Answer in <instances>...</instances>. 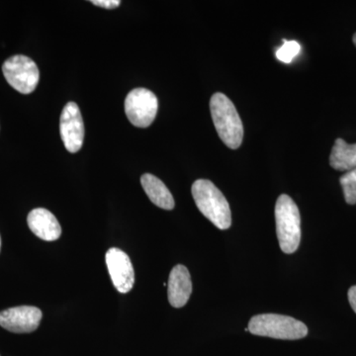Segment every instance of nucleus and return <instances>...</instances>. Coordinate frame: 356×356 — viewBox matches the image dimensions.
I'll return each instance as SVG.
<instances>
[{"label": "nucleus", "mask_w": 356, "mask_h": 356, "mask_svg": "<svg viewBox=\"0 0 356 356\" xmlns=\"http://www.w3.org/2000/svg\"><path fill=\"white\" fill-rule=\"evenodd\" d=\"M248 330L255 336L288 341L303 339L308 334V327L304 323L289 316L278 314L254 316L250 318Z\"/></svg>", "instance_id": "20e7f679"}, {"label": "nucleus", "mask_w": 356, "mask_h": 356, "mask_svg": "<svg viewBox=\"0 0 356 356\" xmlns=\"http://www.w3.org/2000/svg\"><path fill=\"white\" fill-rule=\"evenodd\" d=\"M91 3L95 6L102 7V8L114 9L119 7L121 4L120 0H92Z\"/></svg>", "instance_id": "dca6fc26"}, {"label": "nucleus", "mask_w": 356, "mask_h": 356, "mask_svg": "<svg viewBox=\"0 0 356 356\" xmlns=\"http://www.w3.org/2000/svg\"><path fill=\"white\" fill-rule=\"evenodd\" d=\"M191 192L199 211L214 226L220 229L231 227L232 214L228 201L216 185L210 180L198 179L192 185Z\"/></svg>", "instance_id": "f03ea898"}, {"label": "nucleus", "mask_w": 356, "mask_h": 356, "mask_svg": "<svg viewBox=\"0 0 356 356\" xmlns=\"http://www.w3.org/2000/svg\"><path fill=\"white\" fill-rule=\"evenodd\" d=\"M158 110V97L149 89H133L126 97L125 113L135 127L147 128L151 126L156 119Z\"/></svg>", "instance_id": "423d86ee"}, {"label": "nucleus", "mask_w": 356, "mask_h": 356, "mask_svg": "<svg viewBox=\"0 0 356 356\" xmlns=\"http://www.w3.org/2000/svg\"><path fill=\"white\" fill-rule=\"evenodd\" d=\"M7 83L18 92L29 95L36 89L40 81V72L36 63L23 55L9 58L2 65Z\"/></svg>", "instance_id": "39448f33"}, {"label": "nucleus", "mask_w": 356, "mask_h": 356, "mask_svg": "<svg viewBox=\"0 0 356 356\" xmlns=\"http://www.w3.org/2000/svg\"><path fill=\"white\" fill-rule=\"evenodd\" d=\"M42 317V311L36 307H14L0 312V325L15 334H28L38 329Z\"/></svg>", "instance_id": "6e6552de"}, {"label": "nucleus", "mask_w": 356, "mask_h": 356, "mask_svg": "<svg viewBox=\"0 0 356 356\" xmlns=\"http://www.w3.org/2000/svg\"><path fill=\"white\" fill-rule=\"evenodd\" d=\"M348 301L353 310L356 313V285L350 288L348 290Z\"/></svg>", "instance_id": "f3484780"}, {"label": "nucleus", "mask_w": 356, "mask_h": 356, "mask_svg": "<svg viewBox=\"0 0 356 356\" xmlns=\"http://www.w3.org/2000/svg\"><path fill=\"white\" fill-rule=\"evenodd\" d=\"M330 165L339 172H350L356 168V144H348L337 139L330 156Z\"/></svg>", "instance_id": "ddd939ff"}, {"label": "nucleus", "mask_w": 356, "mask_h": 356, "mask_svg": "<svg viewBox=\"0 0 356 356\" xmlns=\"http://www.w3.org/2000/svg\"><path fill=\"white\" fill-rule=\"evenodd\" d=\"M275 221L281 250L284 254H294L301 241V217L296 203L286 194L276 201Z\"/></svg>", "instance_id": "7ed1b4c3"}, {"label": "nucleus", "mask_w": 356, "mask_h": 356, "mask_svg": "<svg viewBox=\"0 0 356 356\" xmlns=\"http://www.w3.org/2000/svg\"><path fill=\"white\" fill-rule=\"evenodd\" d=\"M140 184L147 197L154 205L165 210H172L175 208V202L172 194L159 178L151 173H145L140 177Z\"/></svg>", "instance_id": "f8f14e48"}, {"label": "nucleus", "mask_w": 356, "mask_h": 356, "mask_svg": "<svg viewBox=\"0 0 356 356\" xmlns=\"http://www.w3.org/2000/svg\"><path fill=\"white\" fill-rule=\"evenodd\" d=\"M60 132L65 149L72 154L81 151L84 140V124L76 103L69 102L60 115Z\"/></svg>", "instance_id": "0eeeda50"}, {"label": "nucleus", "mask_w": 356, "mask_h": 356, "mask_svg": "<svg viewBox=\"0 0 356 356\" xmlns=\"http://www.w3.org/2000/svg\"><path fill=\"white\" fill-rule=\"evenodd\" d=\"M0 248H1V238H0Z\"/></svg>", "instance_id": "6ab92c4d"}, {"label": "nucleus", "mask_w": 356, "mask_h": 356, "mask_svg": "<svg viewBox=\"0 0 356 356\" xmlns=\"http://www.w3.org/2000/svg\"><path fill=\"white\" fill-rule=\"evenodd\" d=\"M210 111L222 142L229 149H238L243 143V126L234 103L222 93H215L211 97Z\"/></svg>", "instance_id": "f257e3e1"}, {"label": "nucleus", "mask_w": 356, "mask_h": 356, "mask_svg": "<svg viewBox=\"0 0 356 356\" xmlns=\"http://www.w3.org/2000/svg\"><path fill=\"white\" fill-rule=\"evenodd\" d=\"M353 44H355V46L356 47V33L355 35H353Z\"/></svg>", "instance_id": "a211bd4d"}, {"label": "nucleus", "mask_w": 356, "mask_h": 356, "mask_svg": "<svg viewBox=\"0 0 356 356\" xmlns=\"http://www.w3.org/2000/svg\"><path fill=\"white\" fill-rule=\"evenodd\" d=\"M300 50H301V47L296 41H284V44L276 51V58L280 62L290 64L293 58L298 55Z\"/></svg>", "instance_id": "2eb2a0df"}, {"label": "nucleus", "mask_w": 356, "mask_h": 356, "mask_svg": "<svg viewBox=\"0 0 356 356\" xmlns=\"http://www.w3.org/2000/svg\"><path fill=\"white\" fill-rule=\"evenodd\" d=\"M192 293V282L188 269L182 264L173 267L168 283V296L170 305L182 308L186 305Z\"/></svg>", "instance_id": "9d476101"}, {"label": "nucleus", "mask_w": 356, "mask_h": 356, "mask_svg": "<svg viewBox=\"0 0 356 356\" xmlns=\"http://www.w3.org/2000/svg\"><path fill=\"white\" fill-rule=\"evenodd\" d=\"M339 182L343 187L346 202L350 205H355L356 204V168L344 173L343 177L339 178Z\"/></svg>", "instance_id": "4468645a"}, {"label": "nucleus", "mask_w": 356, "mask_h": 356, "mask_svg": "<svg viewBox=\"0 0 356 356\" xmlns=\"http://www.w3.org/2000/svg\"><path fill=\"white\" fill-rule=\"evenodd\" d=\"M27 222L34 235L47 242L57 241L62 235V228L57 218L44 208L32 210L28 215Z\"/></svg>", "instance_id": "9b49d317"}, {"label": "nucleus", "mask_w": 356, "mask_h": 356, "mask_svg": "<svg viewBox=\"0 0 356 356\" xmlns=\"http://www.w3.org/2000/svg\"><path fill=\"white\" fill-rule=\"evenodd\" d=\"M107 268L118 292H130L135 284V271L129 255L117 248H110L105 255Z\"/></svg>", "instance_id": "1a4fd4ad"}]
</instances>
